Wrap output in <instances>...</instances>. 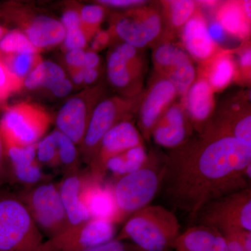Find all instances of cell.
Listing matches in <instances>:
<instances>
[{"mask_svg":"<svg viewBox=\"0 0 251 251\" xmlns=\"http://www.w3.org/2000/svg\"><path fill=\"white\" fill-rule=\"evenodd\" d=\"M216 21L228 34L240 38L249 35L250 25L243 12L242 3H225L218 11Z\"/></svg>","mask_w":251,"mask_h":251,"instance_id":"24","label":"cell"},{"mask_svg":"<svg viewBox=\"0 0 251 251\" xmlns=\"http://www.w3.org/2000/svg\"><path fill=\"white\" fill-rule=\"evenodd\" d=\"M42 233L16 193L0 189V251H38Z\"/></svg>","mask_w":251,"mask_h":251,"instance_id":"4","label":"cell"},{"mask_svg":"<svg viewBox=\"0 0 251 251\" xmlns=\"http://www.w3.org/2000/svg\"><path fill=\"white\" fill-rule=\"evenodd\" d=\"M64 46L69 50L82 49L87 44V37L82 28L66 31Z\"/></svg>","mask_w":251,"mask_h":251,"instance_id":"37","label":"cell"},{"mask_svg":"<svg viewBox=\"0 0 251 251\" xmlns=\"http://www.w3.org/2000/svg\"><path fill=\"white\" fill-rule=\"evenodd\" d=\"M38 49L31 44L21 31H8L0 41V53L4 55L16 54H36Z\"/></svg>","mask_w":251,"mask_h":251,"instance_id":"29","label":"cell"},{"mask_svg":"<svg viewBox=\"0 0 251 251\" xmlns=\"http://www.w3.org/2000/svg\"><path fill=\"white\" fill-rule=\"evenodd\" d=\"M193 128L181 105H172L157 122L151 138L159 146L173 150L191 139Z\"/></svg>","mask_w":251,"mask_h":251,"instance_id":"13","label":"cell"},{"mask_svg":"<svg viewBox=\"0 0 251 251\" xmlns=\"http://www.w3.org/2000/svg\"><path fill=\"white\" fill-rule=\"evenodd\" d=\"M239 64L244 70L249 71L251 66V51L250 49L244 50L239 57Z\"/></svg>","mask_w":251,"mask_h":251,"instance_id":"48","label":"cell"},{"mask_svg":"<svg viewBox=\"0 0 251 251\" xmlns=\"http://www.w3.org/2000/svg\"><path fill=\"white\" fill-rule=\"evenodd\" d=\"M116 50L125 57L126 59H134L138 58V49L133 46L124 43L117 48Z\"/></svg>","mask_w":251,"mask_h":251,"instance_id":"45","label":"cell"},{"mask_svg":"<svg viewBox=\"0 0 251 251\" xmlns=\"http://www.w3.org/2000/svg\"><path fill=\"white\" fill-rule=\"evenodd\" d=\"M251 1H244L242 3L243 12L249 21H251Z\"/></svg>","mask_w":251,"mask_h":251,"instance_id":"51","label":"cell"},{"mask_svg":"<svg viewBox=\"0 0 251 251\" xmlns=\"http://www.w3.org/2000/svg\"><path fill=\"white\" fill-rule=\"evenodd\" d=\"M6 31H5V29H4V27H1V25H0V41L1 40V39H2L3 36L5 35V34H6Z\"/></svg>","mask_w":251,"mask_h":251,"instance_id":"52","label":"cell"},{"mask_svg":"<svg viewBox=\"0 0 251 251\" xmlns=\"http://www.w3.org/2000/svg\"><path fill=\"white\" fill-rule=\"evenodd\" d=\"M2 61L11 74L21 81L25 78L37 63L36 54H16L4 55Z\"/></svg>","mask_w":251,"mask_h":251,"instance_id":"31","label":"cell"},{"mask_svg":"<svg viewBox=\"0 0 251 251\" xmlns=\"http://www.w3.org/2000/svg\"><path fill=\"white\" fill-rule=\"evenodd\" d=\"M208 33L211 40L215 44L224 43L227 36V32L218 21H214L207 25Z\"/></svg>","mask_w":251,"mask_h":251,"instance_id":"41","label":"cell"},{"mask_svg":"<svg viewBox=\"0 0 251 251\" xmlns=\"http://www.w3.org/2000/svg\"><path fill=\"white\" fill-rule=\"evenodd\" d=\"M100 62L98 54L94 51H87L85 53V58H84L83 69H96Z\"/></svg>","mask_w":251,"mask_h":251,"instance_id":"46","label":"cell"},{"mask_svg":"<svg viewBox=\"0 0 251 251\" xmlns=\"http://www.w3.org/2000/svg\"><path fill=\"white\" fill-rule=\"evenodd\" d=\"M80 16L82 25L97 26L103 21L104 11L102 6H99V5H86L81 10Z\"/></svg>","mask_w":251,"mask_h":251,"instance_id":"35","label":"cell"},{"mask_svg":"<svg viewBox=\"0 0 251 251\" xmlns=\"http://www.w3.org/2000/svg\"><path fill=\"white\" fill-rule=\"evenodd\" d=\"M176 94L175 86L166 77L157 81L150 89L140 110L139 126L143 138H151L153 128Z\"/></svg>","mask_w":251,"mask_h":251,"instance_id":"14","label":"cell"},{"mask_svg":"<svg viewBox=\"0 0 251 251\" xmlns=\"http://www.w3.org/2000/svg\"><path fill=\"white\" fill-rule=\"evenodd\" d=\"M36 158L41 167L59 168L57 143L52 132L39 140L36 144Z\"/></svg>","mask_w":251,"mask_h":251,"instance_id":"32","label":"cell"},{"mask_svg":"<svg viewBox=\"0 0 251 251\" xmlns=\"http://www.w3.org/2000/svg\"><path fill=\"white\" fill-rule=\"evenodd\" d=\"M196 221L217 229H239L251 232V187L229 193L208 203Z\"/></svg>","mask_w":251,"mask_h":251,"instance_id":"7","label":"cell"},{"mask_svg":"<svg viewBox=\"0 0 251 251\" xmlns=\"http://www.w3.org/2000/svg\"><path fill=\"white\" fill-rule=\"evenodd\" d=\"M184 97L190 122L193 128L201 133L209 123L214 109V91L206 78H200L194 81Z\"/></svg>","mask_w":251,"mask_h":251,"instance_id":"17","label":"cell"},{"mask_svg":"<svg viewBox=\"0 0 251 251\" xmlns=\"http://www.w3.org/2000/svg\"><path fill=\"white\" fill-rule=\"evenodd\" d=\"M90 119L85 100L76 97L67 100L59 110L56 125L59 131L80 148Z\"/></svg>","mask_w":251,"mask_h":251,"instance_id":"18","label":"cell"},{"mask_svg":"<svg viewBox=\"0 0 251 251\" xmlns=\"http://www.w3.org/2000/svg\"><path fill=\"white\" fill-rule=\"evenodd\" d=\"M11 184L9 163L4 143L0 135V189L6 184Z\"/></svg>","mask_w":251,"mask_h":251,"instance_id":"39","label":"cell"},{"mask_svg":"<svg viewBox=\"0 0 251 251\" xmlns=\"http://www.w3.org/2000/svg\"><path fill=\"white\" fill-rule=\"evenodd\" d=\"M125 120L126 119L122 117L120 104L115 99H106L97 105L90 116L80 147L81 156L87 166L94 158L105 133L118 122Z\"/></svg>","mask_w":251,"mask_h":251,"instance_id":"11","label":"cell"},{"mask_svg":"<svg viewBox=\"0 0 251 251\" xmlns=\"http://www.w3.org/2000/svg\"><path fill=\"white\" fill-rule=\"evenodd\" d=\"M179 95L185 96L196 79V71L189 57L165 73Z\"/></svg>","mask_w":251,"mask_h":251,"instance_id":"28","label":"cell"},{"mask_svg":"<svg viewBox=\"0 0 251 251\" xmlns=\"http://www.w3.org/2000/svg\"><path fill=\"white\" fill-rule=\"evenodd\" d=\"M66 77L65 73L58 64L51 61L40 62L25 78V86L28 90L50 89L57 81Z\"/></svg>","mask_w":251,"mask_h":251,"instance_id":"25","label":"cell"},{"mask_svg":"<svg viewBox=\"0 0 251 251\" xmlns=\"http://www.w3.org/2000/svg\"><path fill=\"white\" fill-rule=\"evenodd\" d=\"M90 175L88 168L87 171L80 170L72 174L64 175L57 184L61 200L67 214V227L65 230L90 219L81 199L82 189Z\"/></svg>","mask_w":251,"mask_h":251,"instance_id":"15","label":"cell"},{"mask_svg":"<svg viewBox=\"0 0 251 251\" xmlns=\"http://www.w3.org/2000/svg\"><path fill=\"white\" fill-rule=\"evenodd\" d=\"M81 199L90 219L120 223L112 186L103 185V181L96 179L92 174L84 186Z\"/></svg>","mask_w":251,"mask_h":251,"instance_id":"16","label":"cell"},{"mask_svg":"<svg viewBox=\"0 0 251 251\" xmlns=\"http://www.w3.org/2000/svg\"><path fill=\"white\" fill-rule=\"evenodd\" d=\"M99 2L115 7H130V6H140L145 4V1L141 0H101Z\"/></svg>","mask_w":251,"mask_h":251,"instance_id":"44","label":"cell"},{"mask_svg":"<svg viewBox=\"0 0 251 251\" xmlns=\"http://www.w3.org/2000/svg\"><path fill=\"white\" fill-rule=\"evenodd\" d=\"M73 81L74 83L79 85V84L82 83L84 81V69L83 68H80L76 72H74V75H73Z\"/></svg>","mask_w":251,"mask_h":251,"instance_id":"50","label":"cell"},{"mask_svg":"<svg viewBox=\"0 0 251 251\" xmlns=\"http://www.w3.org/2000/svg\"><path fill=\"white\" fill-rule=\"evenodd\" d=\"M140 60L138 58L128 59L116 50L109 55L107 70L112 85L120 89L128 87L140 72Z\"/></svg>","mask_w":251,"mask_h":251,"instance_id":"22","label":"cell"},{"mask_svg":"<svg viewBox=\"0 0 251 251\" xmlns=\"http://www.w3.org/2000/svg\"><path fill=\"white\" fill-rule=\"evenodd\" d=\"M99 72L97 69H84V82L86 84L93 83L98 77Z\"/></svg>","mask_w":251,"mask_h":251,"instance_id":"49","label":"cell"},{"mask_svg":"<svg viewBox=\"0 0 251 251\" xmlns=\"http://www.w3.org/2000/svg\"><path fill=\"white\" fill-rule=\"evenodd\" d=\"M109 35L105 31H99L92 44V48L95 50L103 48L109 41Z\"/></svg>","mask_w":251,"mask_h":251,"instance_id":"47","label":"cell"},{"mask_svg":"<svg viewBox=\"0 0 251 251\" xmlns=\"http://www.w3.org/2000/svg\"><path fill=\"white\" fill-rule=\"evenodd\" d=\"M85 51L82 49L70 50L66 54V61L70 67L80 69L83 67Z\"/></svg>","mask_w":251,"mask_h":251,"instance_id":"43","label":"cell"},{"mask_svg":"<svg viewBox=\"0 0 251 251\" xmlns=\"http://www.w3.org/2000/svg\"><path fill=\"white\" fill-rule=\"evenodd\" d=\"M183 43L188 53L204 61L214 57L216 44L211 40L207 24L201 15L193 14L183 27Z\"/></svg>","mask_w":251,"mask_h":251,"instance_id":"20","label":"cell"},{"mask_svg":"<svg viewBox=\"0 0 251 251\" xmlns=\"http://www.w3.org/2000/svg\"><path fill=\"white\" fill-rule=\"evenodd\" d=\"M239 229H227L221 231L228 251H246L239 234Z\"/></svg>","mask_w":251,"mask_h":251,"instance_id":"38","label":"cell"},{"mask_svg":"<svg viewBox=\"0 0 251 251\" xmlns=\"http://www.w3.org/2000/svg\"><path fill=\"white\" fill-rule=\"evenodd\" d=\"M21 82L11 74L0 59V103L7 98L11 92L17 90Z\"/></svg>","mask_w":251,"mask_h":251,"instance_id":"34","label":"cell"},{"mask_svg":"<svg viewBox=\"0 0 251 251\" xmlns=\"http://www.w3.org/2000/svg\"><path fill=\"white\" fill-rule=\"evenodd\" d=\"M148 157V152L144 145L130 149L109 160L106 166V175L110 173L117 181L122 176L140 168Z\"/></svg>","mask_w":251,"mask_h":251,"instance_id":"23","label":"cell"},{"mask_svg":"<svg viewBox=\"0 0 251 251\" xmlns=\"http://www.w3.org/2000/svg\"><path fill=\"white\" fill-rule=\"evenodd\" d=\"M174 211L161 205H149L131 214L114 239L130 240L145 251L174 249L181 233Z\"/></svg>","mask_w":251,"mask_h":251,"instance_id":"2","label":"cell"},{"mask_svg":"<svg viewBox=\"0 0 251 251\" xmlns=\"http://www.w3.org/2000/svg\"><path fill=\"white\" fill-rule=\"evenodd\" d=\"M52 133L57 143L59 168L62 169L63 175L72 174L80 171V154L77 145L58 130H54Z\"/></svg>","mask_w":251,"mask_h":251,"instance_id":"27","label":"cell"},{"mask_svg":"<svg viewBox=\"0 0 251 251\" xmlns=\"http://www.w3.org/2000/svg\"><path fill=\"white\" fill-rule=\"evenodd\" d=\"M176 251H228L222 234L204 225L193 226L180 234L175 244Z\"/></svg>","mask_w":251,"mask_h":251,"instance_id":"19","label":"cell"},{"mask_svg":"<svg viewBox=\"0 0 251 251\" xmlns=\"http://www.w3.org/2000/svg\"><path fill=\"white\" fill-rule=\"evenodd\" d=\"M143 136L134 124L122 120L105 133L99 144L97 152L88 166V170L96 179L103 181L106 176L109 160L130 149L144 145Z\"/></svg>","mask_w":251,"mask_h":251,"instance_id":"9","label":"cell"},{"mask_svg":"<svg viewBox=\"0 0 251 251\" xmlns=\"http://www.w3.org/2000/svg\"><path fill=\"white\" fill-rule=\"evenodd\" d=\"M50 119L31 104L19 103L8 108L0 120V135L4 147L36 145L49 128Z\"/></svg>","mask_w":251,"mask_h":251,"instance_id":"6","label":"cell"},{"mask_svg":"<svg viewBox=\"0 0 251 251\" xmlns=\"http://www.w3.org/2000/svg\"><path fill=\"white\" fill-rule=\"evenodd\" d=\"M38 228L49 239L56 237L67 227V217L57 184L45 181L17 193Z\"/></svg>","mask_w":251,"mask_h":251,"instance_id":"5","label":"cell"},{"mask_svg":"<svg viewBox=\"0 0 251 251\" xmlns=\"http://www.w3.org/2000/svg\"><path fill=\"white\" fill-rule=\"evenodd\" d=\"M9 163L11 184L29 188L51 181L36 158V144L26 147H4Z\"/></svg>","mask_w":251,"mask_h":251,"instance_id":"12","label":"cell"},{"mask_svg":"<svg viewBox=\"0 0 251 251\" xmlns=\"http://www.w3.org/2000/svg\"><path fill=\"white\" fill-rule=\"evenodd\" d=\"M213 57L206 80L214 92L222 90L230 83L235 75V64L231 56L226 52Z\"/></svg>","mask_w":251,"mask_h":251,"instance_id":"26","label":"cell"},{"mask_svg":"<svg viewBox=\"0 0 251 251\" xmlns=\"http://www.w3.org/2000/svg\"><path fill=\"white\" fill-rule=\"evenodd\" d=\"M250 164L251 145L204 128L164 156L160 191L169 205L196 221L208 203L251 187Z\"/></svg>","mask_w":251,"mask_h":251,"instance_id":"1","label":"cell"},{"mask_svg":"<svg viewBox=\"0 0 251 251\" xmlns=\"http://www.w3.org/2000/svg\"><path fill=\"white\" fill-rule=\"evenodd\" d=\"M188 57V54L181 48L171 44H162L153 53L155 64L159 70L165 73Z\"/></svg>","mask_w":251,"mask_h":251,"instance_id":"30","label":"cell"},{"mask_svg":"<svg viewBox=\"0 0 251 251\" xmlns=\"http://www.w3.org/2000/svg\"><path fill=\"white\" fill-rule=\"evenodd\" d=\"M116 236L115 224L90 219L44 242L38 251H83L110 242Z\"/></svg>","mask_w":251,"mask_h":251,"instance_id":"8","label":"cell"},{"mask_svg":"<svg viewBox=\"0 0 251 251\" xmlns=\"http://www.w3.org/2000/svg\"><path fill=\"white\" fill-rule=\"evenodd\" d=\"M164 156L153 152L136 171L122 176L112 186L120 222L149 205L161 189Z\"/></svg>","mask_w":251,"mask_h":251,"instance_id":"3","label":"cell"},{"mask_svg":"<svg viewBox=\"0 0 251 251\" xmlns=\"http://www.w3.org/2000/svg\"><path fill=\"white\" fill-rule=\"evenodd\" d=\"M60 22L66 31L79 29L82 27L80 14L74 10H69L64 13Z\"/></svg>","mask_w":251,"mask_h":251,"instance_id":"40","label":"cell"},{"mask_svg":"<svg viewBox=\"0 0 251 251\" xmlns=\"http://www.w3.org/2000/svg\"><path fill=\"white\" fill-rule=\"evenodd\" d=\"M65 35L60 21L44 16L36 18L26 30V36L37 49L57 45L64 41Z\"/></svg>","mask_w":251,"mask_h":251,"instance_id":"21","label":"cell"},{"mask_svg":"<svg viewBox=\"0 0 251 251\" xmlns=\"http://www.w3.org/2000/svg\"><path fill=\"white\" fill-rule=\"evenodd\" d=\"M162 29L161 16L153 9H138L120 18L115 25L117 35L125 43L143 49L158 37Z\"/></svg>","mask_w":251,"mask_h":251,"instance_id":"10","label":"cell"},{"mask_svg":"<svg viewBox=\"0 0 251 251\" xmlns=\"http://www.w3.org/2000/svg\"><path fill=\"white\" fill-rule=\"evenodd\" d=\"M72 89V82L67 77H64L51 86L49 90L57 98H63L70 94Z\"/></svg>","mask_w":251,"mask_h":251,"instance_id":"42","label":"cell"},{"mask_svg":"<svg viewBox=\"0 0 251 251\" xmlns=\"http://www.w3.org/2000/svg\"><path fill=\"white\" fill-rule=\"evenodd\" d=\"M196 4L190 0H176L168 3V14L172 25L184 27L195 13Z\"/></svg>","mask_w":251,"mask_h":251,"instance_id":"33","label":"cell"},{"mask_svg":"<svg viewBox=\"0 0 251 251\" xmlns=\"http://www.w3.org/2000/svg\"><path fill=\"white\" fill-rule=\"evenodd\" d=\"M83 251H145L131 242L112 239L110 242Z\"/></svg>","mask_w":251,"mask_h":251,"instance_id":"36","label":"cell"}]
</instances>
